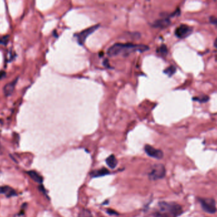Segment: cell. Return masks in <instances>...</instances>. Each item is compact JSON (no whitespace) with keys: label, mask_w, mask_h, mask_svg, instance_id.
Here are the masks:
<instances>
[{"label":"cell","mask_w":217,"mask_h":217,"mask_svg":"<svg viewBox=\"0 0 217 217\" xmlns=\"http://www.w3.org/2000/svg\"><path fill=\"white\" fill-rule=\"evenodd\" d=\"M109 171L107 169H106L105 167H102V168L98 170H95L93 171L91 173L90 175L93 178H97V177H101V176H103L107 174H109Z\"/></svg>","instance_id":"30bf717a"},{"label":"cell","mask_w":217,"mask_h":217,"mask_svg":"<svg viewBox=\"0 0 217 217\" xmlns=\"http://www.w3.org/2000/svg\"><path fill=\"white\" fill-rule=\"evenodd\" d=\"M145 152L149 157L155 158L157 159H161L163 157L164 154L161 150L156 149L153 146L149 145H146L145 146Z\"/></svg>","instance_id":"8992f818"},{"label":"cell","mask_w":217,"mask_h":217,"mask_svg":"<svg viewBox=\"0 0 217 217\" xmlns=\"http://www.w3.org/2000/svg\"><path fill=\"white\" fill-rule=\"evenodd\" d=\"M78 217H93V216L90 210L84 208L79 213Z\"/></svg>","instance_id":"5bb4252c"},{"label":"cell","mask_w":217,"mask_h":217,"mask_svg":"<svg viewBox=\"0 0 217 217\" xmlns=\"http://www.w3.org/2000/svg\"><path fill=\"white\" fill-rule=\"evenodd\" d=\"M27 174L31 178V179L33 180L35 182H37L38 183H42L43 178L37 172L34 171H29L27 172Z\"/></svg>","instance_id":"4fadbf2b"},{"label":"cell","mask_w":217,"mask_h":217,"mask_svg":"<svg viewBox=\"0 0 217 217\" xmlns=\"http://www.w3.org/2000/svg\"><path fill=\"white\" fill-rule=\"evenodd\" d=\"M157 52L161 54L162 55H166L168 53V48L165 45H162L158 49Z\"/></svg>","instance_id":"2e32d148"},{"label":"cell","mask_w":217,"mask_h":217,"mask_svg":"<svg viewBox=\"0 0 217 217\" xmlns=\"http://www.w3.org/2000/svg\"><path fill=\"white\" fill-rule=\"evenodd\" d=\"M183 213L182 207L175 202L161 201L157 204L156 217H178Z\"/></svg>","instance_id":"7a4b0ae2"},{"label":"cell","mask_w":217,"mask_h":217,"mask_svg":"<svg viewBox=\"0 0 217 217\" xmlns=\"http://www.w3.org/2000/svg\"><path fill=\"white\" fill-rule=\"evenodd\" d=\"M8 40H9V36L8 35L2 36V37L0 38V44L6 45L8 42Z\"/></svg>","instance_id":"ac0fdd59"},{"label":"cell","mask_w":217,"mask_h":217,"mask_svg":"<svg viewBox=\"0 0 217 217\" xmlns=\"http://www.w3.org/2000/svg\"><path fill=\"white\" fill-rule=\"evenodd\" d=\"M0 194H5L7 197H12L15 195V191L11 187L8 186H0Z\"/></svg>","instance_id":"8fae6325"},{"label":"cell","mask_w":217,"mask_h":217,"mask_svg":"<svg viewBox=\"0 0 217 217\" xmlns=\"http://www.w3.org/2000/svg\"><path fill=\"white\" fill-rule=\"evenodd\" d=\"M192 31V29L185 24H182L177 27L175 30V35L180 38L188 36Z\"/></svg>","instance_id":"52a82bcc"},{"label":"cell","mask_w":217,"mask_h":217,"mask_svg":"<svg viewBox=\"0 0 217 217\" xmlns=\"http://www.w3.org/2000/svg\"><path fill=\"white\" fill-rule=\"evenodd\" d=\"M149 47L144 45H137L130 43H117L112 45L107 51V54L110 57L122 55L127 56L134 52H145L149 50Z\"/></svg>","instance_id":"6da1fadb"},{"label":"cell","mask_w":217,"mask_h":217,"mask_svg":"<svg viewBox=\"0 0 217 217\" xmlns=\"http://www.w3.org/2000/svg\"><path fill=\"white\" fill-rule=\"evenodd\" d=\"M6 75V73L5 72L2 71V72H0V80H2V79L3 78H4Z\"/></svg>","instance_id":"44dd1931"},{"label":"cell","mask_w":217,"mask_h":217,"mask_svg":"<svg viewBox=\"0 0 217 217\" xmlns=\"http://www.w3.org/2000/svg\"><path fill=\"white\" fill-rule=\"evenodd\" d=\"M210 22L211 23L217 26V17H211L210 18Z\"/></svg>","instance_id":"ffe728a7"},{"label":"cell","mask_w":217,"mask_h":217,"mask_svg":"<svg viewBox=\"0 0 217 217\" xmlns=\"http://www.w3.org/2000/svg\"><path fill=\"white\" fill-rule=\"evenodd\" d=\"M17 80H18V78H17L15 80L6 84L4 86L3 92L6 96H10L14 92V91L15 89V87L16 84L17 82Z\"/></svg>","instance_id":"ba28073f"},{"label":"cell","mask_w":217,"mask_h":217,"mask_svg":"<svg viewBox=\"0 0 217 217\" xmlns=\"http://www.w3.org/2000/svg\"><path fill=\"white\" fill-rule=\"evenodd\" d=\"M99 26H100V25L97 24V25L88 27V28L85 29V30L82 31L81 32L79 33L76 35L77 41L78 43L81 45H83L85 43L87 37L89 35H90L91 34H92L93 32H95L97 29L99 27Z\"/></svg>","instance_id":"5b68a950"},{"label":"cell","mask_w":217,"mask_h":217,"mask_svg":"<svg viewBox=\"0 0 217 217\" xmlns=\"http://www.w3.org/2000/svg\"><path fill=\"white\" fill-rule=\"evenodd\" d=\"M170 21L168 18H163L161 20H157L153 24V26L155 27L164 28L168 26L170 24Z\"/></svg>","instance_id":"9c48e42d"},{"label":"cell","mask_w":217,"mask_h":217,"mask_svg":"<svg viewBox=\"0 0 217 217\" xmlns=\"http://www.w3.org/2000/svg\"><path fill=\"white\" fill-rule=\"evenodd\" d=\"M214 46L217 48V38H216L215 41V42H214Z\"/></svg>","instance_id":"7402d4cb"},{"label":"cell","mask_w":217,"mask_h":217,"mask_svg":"<svg viewBox=\"0 0 217 217\" xmlns=\"http://www.w3.org/2000/svg\"><path fill=\"white\" fill-rule=\"evenodd\" d=\"M166 169L164 165L161 164H157L152 166L149 173V178L151 180H157L161 179L165 176Z\"/></svg>","instance_id":"3957f363"},{"label":"cell","mask_w":217,"mask_h":217,"mask_svg":"<svg viewBox=\"0 0 217 217\" xmlns=\"http://www.w3.org/2000/svg\"><path fill=\"white\" fill-rule=\"evenodd\" d=\"M199 202L202 209L206 213L213 214L216 211V204L214 199L212 198H199Z\"/></svg>","instance_id":"277c9868"},{"label":"cell","mask_w":217,"mask_h":217,"mask_svg":"<svg viewBox=\"0 0 217 217\" xmlns=\"http://www.w3.org/2000/svg\"><path fill=\"white\" fill-rule=\"evenodd\" d=\"M193 100L198 101L200 103H206L209 100V97L207 96H201V97H194L193 99Z\"/></svg>","instance_id":"e0dca14e"},{"label":"cell","mask_w":217,"mask_h":217,"mask_svg":"<svg viewBox=\"0 0 217 217\" xmlns=\"http://www.w3.org/2000/svg\"><path fill=\"white\" fill-rule=\"evenodd\" d=\"M105 162L107 165L111 169H114L117 164V161L114 155H111L109 157H107Z\"/></svg>","instance_id":"7c38bea8"},{"label":"cell","mask_w":217,"mask_h":217,"mask_svg":"<svg viewBox=\"0 0 217 217\" xmlns=\"http://www.w3.org/2000/svg\"><path fill=\"white\" fill-rule=\"evenodd\" d=\"M176 69L175 66H171L168 68H167L166 70H164V73L165 74H166L167 75H168L169 76H172L173 75H174L176 72Z\"/></svg>","instance_id":"9a60e30c"},{"label":"cell","mask_w":217,"mask_h":217,"mask_svg":"<svg viewBox=\"0 0 217 217\" xmlns=\"http://www.w3.org/2000/svg\"><path fill=\"white\" fill-rule=\"evenodd\" d=\"M107 213L108 214V215H117L118 213L113 210H111V209H107Z\"/></svg>","instance_id":"d6986e66"}]
</instances>
